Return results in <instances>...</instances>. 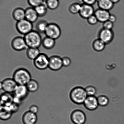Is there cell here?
Wrapping results in <instances>:
<instances>
[{
    "instance_id": "obj_12",
    "label": "cell",
    "mask_w": 124,
    "mask_h": 124,
    "mask_svg": "<svg viewBox=\"0 0 124 124\" xmlns=\"http://www.w3.org/2000/svg\"><path fill=\"white\" fill-rule=\"evenodd\" d=\"M11 45L13 49L17 51H21L26 49L27 46L24 37L17 36L12 40Z\"/></svg>"
},
{
    "instance_id": "obj_23",
    "label": "cell",
    "mask_w": 124,
    "mask_h": 124,
    "mask_svg": "<svg viewBox=\"0 0 124 124\" xmlns=\"http://www.w3.org/2000/svg\"><path fill=\"white\" fill-rule=\"evenodd\" d=\"M39 48H28L27 50V56L31 60H34L40 54Z\"/></svg>"
},
{
    "instance_id": "obj_14",
    "label": "cell",
    "mask_w": 124,
    "mask_h": 124,
    "mask_svg": "<svg viewBox=\"0 0 124 124\" xmlns=\"http://www.w3.org/2000/svg\"><path fill=\"white\" fill-rule=\"evenodd\" d=\"M83 104L85 108L89 111L95 110L99 106L97 98L95 96H88Z\"/></svg>"
},
{
    "instance_id": "obj_21",
    "label": "cell",
    "mask_w": 124,
    "mask_h": 124,
    "mask_svg": "<svg viewBox=\"0 0 124 124\" xmlns=\"http://www.w3.org/2000/svg\"><path fill=\"white\" fill-rule=\"evenodd\" d=\"M12 16L17 22L23 20L25 19V10L20 7L16 8L13 11Z\"/></svg>"
},
{
    "instance_id": "obj_31",
    "label": "cell",
    "mask_w": 124,
    "mask_h": 124,
    "mask_svg": "<svg viewBox=\"0 0 124 124\" xmlns=\"http://www.w3.org/2000/svg\"><path fill=\"white\" fill-rule=\"evenodd\" d=\"M85 89L88 96H95L97 93L96 89L93 86H87Z\"/></svg>"
},
{
    "instance_id": "obj_4",
    "label": "cell",
    "mask_w": 124,
    "mask_h": 124,
    "mask_svg": "<svg viewBox=\"0 0 124 124\" xmlns=\"http://www.w3.org/2000/svg\"><path fill=\"white\" fill-rule=\"evenodd\" d=\"M26 85H18L13 93V101L20 104L27 98L29 93Z\"/></svg>"
},
{
    "instance_id": "obj_2",
    "label": "cell",
    "mask_w": 124,
    "mask_h": 124,
    "mask_svg": "<svg viewBox=\"0 0 124 124\" xmlns=\"http://www.w3.org/2000/svg\"><path fill=\"white\" fill-rule=\"evenodd\" d=\"M24 37L28 48H39L42 44V37L37 31L32 30L24 35Z\"/></svg>"
},
{
    "instance_id": "obj_30",
    "label": "cell",
    "mask_w": 124,
    "mask_h": 124,
    "mask_svg": "<svg viewBox=\"0 0 124 124\" xmlns=\"http://www.w3.org/2000/svg\"><path fill=\"white\" fill-rule=\"evenodd\" d=\"M98 104L102 107L106 106L109 104V100L108 98L106 96L101 95L97 97Z\"/></svg>"
},
{
    "instance_id": "obj_18",
    "label": "cell",
    "mask_w": 124,
    "mask_h": 124,
    "mask_svg": "<svg viewBox=\"0 0 124 124\" xmlns=\"http://www.w3.org/2000/svg\"><path fill=\"white\" fill-rule=\"evenodd\" d=\"M13 96L11 93L4 92L1 95V106H9L13 102Z\"/></svg>"
},
{
    "instance_id": "obj_20",
    "label": "cell",
    "mask_w": 124,
    "mask_h": 124,
    "mask_svg": "<svg viewBox=\"0 0 124 124\" xmlns=\"http://www.w3.org/2000/svg\"><path fill=\"white\" fill-rule=\"evenodd\" d=\"M98 8L109 11L112 9L114 4L110 0H97Z\"/></svg>"
},
{
    "instance_id": "obj_26",
    "label": "cell",
    "mask_w": 124,
    "mask_h": 124,
    "mask_svg": "<svg viewBox=\"0 0 124 124\" xmlns=\"http://www.w3.org/2000/svg\"><path fill=\"white\" fill-rule=\"evenodd\" d=\"M48 24L46 20L39 21L36 24V31L39 33H44Z\"/></svg>"
},
{
    "instance_id": "obj_34",
    "label": "cell",
    "mask_w": 124,
    "mask_h": 124,
    "mask_svg": "<svg viewBox=\"0 0 124 124\" xmlns=\"http://www.w3.org/2000/svg\"><path fill=\"white\" fill-rule=\"evenodd\" d=\"M114 26V23L108 20L103 23L102 28L108 30H112Z\"/></svg>"
},
{
    "instance_id": "obj_9",
    "label": "cell",
    "mask_w": 124,
    "mask_h": 124,
    "mask_svg": "<svg viewBox=\"0 0 124 124\" xmlns=\"http://www.w3.org/2000/svg\"><path fill=\"white\" fill-rule=\"evenodd\" d=\"M114 37V33L112 30H107L102 28L98 33V38L100 39L106 45L112 42Z\"/></svg>"
},
{
    "instance_id": "obj_16",
    "label": "cell",
    "mask_w": 124,
    "mask_h": 124,
    "mask_svg": "<svg viewBox=\"0 0 124 124\" xmlns=\"http://www.w3.org/2000/svg\"><path fill=\"white\" fill-rule=\"evenodd\" d=\"M110 14L109 11L98 8L95 10L94 14L98 22L103 23L108 20Z\"/></svg>"
},
{
    "instance_id": "obj_8",
    "label": "cell",
    "mask_w": 124,
    "mask_h": 124,
    "mask_svg": "<svg viewBox=\"0 0 124 124\" xmlns=\"http://www.w3.org/2000/svg\"><path fill=\"white\" fill-rule=\"evenodd\" d=\"M18 85L13 78H7L1 82L0 88L6 93H13Z\"/></svg>"
},
{
    "instance_id": "obj_5",
    "label": "cell",
    "mask_w": 124,
    "mask_h": 124,
    "mask_svg": "<svg viewBox=\"0 0 124 124\" xmlns=\"http://www.w3.org/2000/svg\"><path fill=\"white\" fill-rule=\"evenodd\" d=\"M44 34L47 37L55 40L60 37L61 34V30L57 24L50 23L48 24Z\"/></svg>"
},
{
    "instance_id": "obj_28",
    "label": "cell",
    "mask_w": 124,
    "mask_h": 124,
    "mask_svg": "<svg viewBox=\"0 0 124 124\" xmlns=\"http://www.w3.org/2000/svg\"><path fill=\"white\" fill-rule=\"evenodd\" d=\"M47 8L46 5L43 3L35 7V8L39 17H42L44 16L46 14Z\"/></svg>"
},
{
    "instance_id": "obj_3",
    "label": "cell",
    "mask_w": 124,
    "mask_h": 124,
    "mask_svg": "<svg viewBox=\"0 0 124 124\" xmlns=\"http://www.w3.org/2000/svg\"><path fill=\"white\" fill-rule=\"evenodd\" d=\"M13 79L18 85H26L31 79V74L26 69L20 68L16 70Z\"/></svg>"
},
{
    "instance_id": "obj_36",
    "label": "cell",
    "mask_w": 124,
    "mask_h": 124,
    "mask_svg": "<svg viewBox=\"0 0 124 124\" xmlns=\"http://www.w3.org/2000/svg\"><path fill=\"white\" fill-rule=\"evenodd\" d=\"M19 104L13 102L12 103L9 107L11 111L13 113L17 112L19 109Z\"/></svg>"
},
{
    "instance_id": "obj_13",
    "label": "cell",
    "mask_w": 124,
    "mask_h": 124,
    "mask_svg": "<svg viewBox=\"0 0 124 124\" xmlns=\"http://www.w3.org/2000/svg\"><path fill=\"white\" fill-rule=\"evenodd\" d=\"M95 10L93 6L83 3L78 14L81 17L87 19L94 14Z\"/></svg>"
},
{
    "instance_id": "obj_32",
    "label": "cell",
    "mask_w": 124,
    "mask_h": 124,
    "mask_svg": "<svg viewBox=\"0 0 124 124\" xmlns=\"http://www.w3.org/2000/svg\"><path fill=\"white\" fill-rule=\"evenodd\" d=\"M44 1V0H27L29 5L34 8L43 3Z\"/></svg>"
},
{
    "instance_id": "obj_10",
    "label": "cell",
    "mask_w": 124,
    "mask_h": 124,
    "mask_svg": "<svg viewBox=\"0 0 124 124\" xmlns=\"http://www.w3.org/2000/svg\"><path fill=\"white\" fill-rule=\"evenodd\" d=\"M70 118L74 124H84L86 120L85 114L82 110L78 109L74 110L72 112Z\"/></svg>"
},
{
    "instance_id": "obj_33",
    "label": "cell",
    "mask_w": 124,
    "mask_h": 124,
    "mask_svg": "<svg viewBox=\"0 0 124 124\" xmlns=\"http://www.w3.org/2000/svg\"><path fill=\"white\" fill-rule=\"evenodd\" d=\"M87 23L91 25H94L98 22V19L94 14L91 16L87 19Z\"/></svg>"
},
{
    "instance_id": "obj_39",
    "label": "cell",
    "mask_w": 124,
    "mask_h": 124,
    "mask_svg": "<svg viewBox=\"0 0 124 124\" xmlns=\"http://www.w3.org/2000/svg\"><path fill=\"white\" fill-rule=\"evenodd\" d=\"M116 17L115 14H110L109 16L108 20L113 23H114L116 22Z\"/></svg>"
},
{
    "instance_id": "obj_37",
    "label": "cell",
    "mask_w": 124,
    "mask_h": 124,
    "mask_svg": "<svg viewBox=\"0 0 124 124\" xmlns=\"http://www.w3.org/2000/svg\"><path fill=\"white\" fill-rule=\"evenodd\" d=\"M29 111L33 113L34 114H37L38 112L39 109L37 106L32 105L29 108Z\"/></svg>"
},
{
    "instance_id": "obj_42",
    "label": "cell",
    "mask_w": 124,
    "mask_h": 124,
    "mask_svg": "<svg viewBox=\"0 0 124 124\" xmlns=\"http://www.w3.org/2000/svg\"></svg>"
},
{
    "instance_id": "obj_24",
    "label": "cell",
    "mask_w": 124,
    "mask_h": 124,
    "mask_svg": "<svg viewBox=\"0 0 124 124\" xmlns=\"http://www.w3.org/2000/svg\"><path fill=\"white\" fill-rule=\"evenodd\" d=\"M55 44V40L47 36L42 40V45L46 49H52L54 47Z\"/></svg>"
},
{
    "instance_id": "obj_7",
    "label": "cell",
    "mask_w": 124,
    "mask_h": 124,
    "mask_svg": "<svg viewBox=\"0 0 124 124\" xmlns=\"http://www.w3.org/2000/svg\"><path fill=\"white\" fill-rule=\"evenodd\" d=\"M32 23L26 19L17 22L16 28L18 32L21 34L25 35L32 30Z\"/></svg>"
},
{
    "instance_id": "obj_35",
    "label": "cell",
    "mask_w": 124,
    "mask_h": 124,
    "mask_svg": "<svg viewBox=\"0 0 124 124\" xmlns=\"http://www.w3.org/2000/svg\"><path fill=\"white\" fill-rule=\"evenodd\" d=\"M62 63L63 66L67 67L70 66L71 64V59L69 57H64L62 58Z\"/></svg>"
},
{
    "instance_id": "obj_15",
    "label": "cell",
    "mask_w": 124,
    "mask_h": 124,
    "mask_svg": "<svg viewBox=\"0 0 124 124\" xmlns=\"http://www.w3.org/2000/svg\"><path fill=\"white\" fill-rule=\"evenodd\" d=\"M37 119V114H34L29 110L24 113L22 118L24 124H35Z\"/></svg>"
},
{
    "instance_id": "obj_29",
    "label": "cell",
    "mask_w": 124,
    "mask_h": 124,
    "mask_svg": "<svg viewBox=\"0 0 124 124\" xmlns=\"http://www.w3.org/2000/svg\"><path fill=\"white\" fill-rule=\"evenodd\" d=\"M59 2L58 0H47L46 5L47 8L51 10L56 9L59 6Z\"/></svg>"
},
{
    "instance_id": "obj_11",
    "label": "cell",
    "mask_w": 124,
    "mask_h": 124,
    "mask_svg": "<svg viewBox=\"0 0 124 124\" xmlns=\"http://www.w3.org/2000/svg\"><path fill=\"white\" fill-rule=\"evenodd\" d=\"M62 58L59 56L54 55L49 58L48 68L54 71L60 70L62 67Z\"/></svg>"
},
{
    "instance_id": "obj_1",
    "label": "cell",
    "mask_w": 124,
    "mask_h": 124,
    "mask_svg": "<svg viewBox=\"0 0 124 124\" xmlns=\"http://www.w3.org/2000/svg\"><path fill=\"white\" fill-rule=\"evenodd\" d=\"M87 96L85 88L81 87H74L70 91L69 94L70 100L78 105L83 104Z\"/></svg>"
},
{
    "instance_id": "obj_17",
    "label": "cell",
    "mask_w": 124,
    "mask_h": 124,
    "mask_svg": "<svg viewBox=\"0 0 124 124\" xmlns=\"http://www.w3.org/2000/svg\"><path fill=\"white\" fill-rule=\"evenodd\" d=\"M38 17L34 8L29 7L25 10V19L31 23L35 22Z\"/></svg>"
},
{
    "instance_id": "obj_25",
    "label": "cell",
    "mask_w": 124,
    "mask_h": 124,
    "mask_svg": "<svg viewBox=\"0 0 124 124\" xmlns=\"http://www.w3.org/2000/svg\"><path fill=\"white\" fill-rule=\"evenodd\" d=\"M26 86L29 92L31 93L36 92L38 90L39 87L37 81L32 79L29 81Z\"/></svg>"
},
{
    "instance_id": "obj_22",
    "label": "cell",
    "mask_w": 124,
    "mask_h": 124,
    "mask_svg": "<svg viewBox=\"0 0 124 124\" xmlns=\"http://www.w3.org/2000/svg\"><path fill=\"white\" fill-rule=\"evenodd\" d=\"M106 44L99 38L94 40L92 42V48L93 50L97 52H101L104 50Z\"/></svg>"
},
{
    "instance_id": "obj_19",
    "label": "cell",
    "mask_w": 124,
    "mask_h": 124,
    "mask_svg": "<svg viewBox=\"0 0 124 124\" xmlns=\"http://www.w3.org/2000/svg\"><path fill=\"white\" fill-rule=\"evenodd\" d=\"M13 113L8 106H1L0 110V118L2 121H7L10 118Z\"/></svg>"
},
{
    "instance_id": "obj_27",
    "label": "cell",
    "mask_w": 124,
    "mask_h": 124,
    "mask_svg": "<svg viewBox=\"0 0 124 124\" xmlns=\"http://www.w3.org/2000/svg\"><path fill=\"white\" fill-rule=\"evenodd\" d=\"M81 4L78 2H74L72 3L69 7V10L70 13L76 14L79 13L81 9Z\"/></svg>"
},
{
    "instance_id": "obj_40",
    "label": "cell",
    "mask_w": 124,
    "mask_h": 124,
    "mask_svg": "<svg viewBox=\"0 0 124 124\" xmlns=\"http://www.w3.org/2000/svg\"><path fill=\"white\" fill-rule=\"evenodd\" d=\"M114 4L116 3L120 2V0H110Z\"/></svg>"
},
{
    "instance_id": "obj_38",
    "label": "cell",
    "mask_w": 124,
    "mask_h": 124,
    "mask_svg": "<svg viewBox=\"0 0 124 124\" xmlns=\"http://www.w3.org/2000/svg\"><path fill=\"white\" fill-rule=\"evenodd\" d=\"M83 3L93 6L97 2V0H81Z\"/></svg>"
},
{
    "instance_id": "obj_41",
    "label": "cell",
    "mask_w": 124,
    "mask_h": 124,
    "mask_svg": "<svg viewBox=\"0 0 124 124\" xmlns=\"http://www.w3.org/2000/svg\"></svg>"
},
{
    "instance_id": "obj_6",
    "label": "cell",
    "mask_w": 124,
    "mask_h": 124,
    "mask_svg": "<svg viewBox=\"0 0 124 124\" xmlns=\"http://www.w3.org/2000/svg\"><path fill=\"white\" fill-rule=\"evenodd\" d=\"M49 58L46 55L41 53L37 58L33 60L34 66L36 68L43 70L48 68Z\"/></svg>"
}]
</instances>
